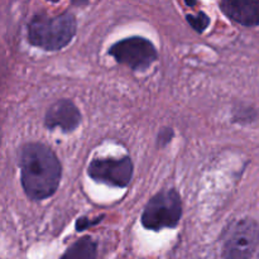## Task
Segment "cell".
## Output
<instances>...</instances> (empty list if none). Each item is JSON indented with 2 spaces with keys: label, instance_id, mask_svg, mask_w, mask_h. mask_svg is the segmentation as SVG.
I'll return each mask as SVG.
<instances>
[{
  "label": "cell",
  "instance_id": "1",
  "mask_svg": "<svg viewBox=\"0 0 259 259\" xmlns=\"http://www.w3.org/2000/svg\"><path fill=\"white\" fill-rule=\"evenodd\" d=\"M20 175L25 195L32 200H45L57 191L62 167L50 147L28 143L20 153Z\"/></svg>",
  "mask_w": 259,
  "mask_h": 259
},
{
  "label": "cell",
  "instance_id": "2",
  "mask_svg": "<svg viewBox=\"0 0 259 259\" xmlns=\"http://www.w3.org/2000/svg\"><path fill=\"white\" fill-rule=\"evenodd\" d=\"M76 34V19L71 13L57 17L35 15L28 24L30 45L46 51H58L68 45Z\"/></svg>",
  "mask_w": 259,
  "mask_h": 259
},
{
  "label": "cell",
  "instance_id": "3",
  "mask_svg": "<svg viewBox=\"0 0 259 259\" xmlns=\"http://www.w3.org/2000/svg\"><path fill=\"white\" fill-rule=\"evenodd\" d=\"M182 215L181 197L176 190H163L154 195L144 207L142 225L146 229L159 232L162 229H174L179 225Z\"/></svg>",
  "mask_w": 259,
  "mask_h": 259
},
{
  "label": "cell",
  "instance_id": "4",
  "mask_svg": "<svg viewBox=\"0 0 259 259\" xmlns=\"http://www.w3.org/2000/svg\"><path fill=\"white\" fill-rule=\"evenodd\" d=\"M109 55L133 71H144L158 58L156 47L143 37H131L114 43Z\"/></svg>",
  "mask_w": 259,
  "mask_h": 259
},
{
  "label": "cell",
  "instance_id": "5",
  "mask_svg": "<svg viewBox=\"0 0 259 259\" xmlns=\"http://www.w3.org/2000/svg\"><path fill=\"white\" fill-rule=\"evenodd\" d=\"M258 224L253 219H243L230 229L223 247V259H252L258 248Z\"/></svg>",
  "mask_w": 259,
  "mask_h": 259
},
{
  "label": "cell",
  "instance_id": "6",
  "mask_svg": "<svg viewBox=\"0 0 259 259\" xmlns=\"http://www.w3.org/2000/svg\"><path fill=\"white\" fill-rule=\"evenodd\" d=\"M88 175L96 182L124 189L133 177V163L128 156L121 158H95L89 164Z\"/></svg>",
  "mask_w": 259,
  "mask_h": 259
},
{
  "label": "cell",
  "instance_id": "7",
  "mask_svg": "<svg viewBox=\"0 0 259 259\" xmlns=\"http://www.w3.org/2000/svg\"><path fill=\"white\" fill-rule=\"evenodd\" d=\"M81 113L77 106L68 99L53 103L46 113L45 125L50 131L60 128L63 133H71L81 124Z\"/></svg>",
  "mask_w": 259,
  "mask_h": 259
},
{
  "label": "cell",
  "instance_id": "8",
  "mask_svg": "<svg viewBox=\"0 0 259 259\" xmlns=\"http://www.w3.org/2000/svg\"><path fill=\"white\" fill-rule=\"evenodd\" d=\"M227 17L245 27H257L259 23V0H223L220 3Z\"/></svg>",
  "mask_w": 259,
  "mask_h": 259
},
{
  "label": "cell",
  "instance_id": "9",
  "mask_svg": "<svg viewBox=\"0 0 259 259\" xmlns=\"http://www.w3.org/2000/svg\"><path fill=\"white\" fill-rule=\"evenodd\" d=\"M98 244L91 237H82L67 248L60 259H96Z\"/></svg>",
  "mask_w": 259,
  "mask_h": 259
},
{
  "label": "cell",
  "instance_id": "10",
  "mask_svg": "<svg viewBox=\"0 0 259 259\" xmlns=\"http://www.w3.org/2000/svg\"><path fill=\"white\" fill-rule=\"evenodd\" d=\"M186 18H187V22L190 23V25H191V27L199 33L204 32L210 23L209 17L202 12H200L199 14L196 15H187Z\"/></svg>",
  "mask_w": 259,
  "mask_h": 259
},
{
  "label": "cell",
  "instance_id": "11",
  "mask_svg": "<svg viewBox=\"0 0 259 259\" xmlns=\"http://www.w3.org/2000/svg\"><path fill=\"white\" fill-rule=\"evenodd\" d=\"M103 218L104 217H100V218H96V219H93V220L89 219V218H86V217L78 218L77 222H76V225H75L76 230H77V232H83V230H86V229H89V228L94 227V225L99 224V223L103 220Z\"/></svg>",
  "mask_w": 259,
  "mask_h": 259
},
{
  "label": "cell",
  "instance_id": "12",
  "mask_svg": "<svg viewBox=\"0 0 259 259\" xmlns=\"http://www.w3.org/2000/svg\"><path fill=\"white\" fill-rule=\"evenodd\" d=\"M172 136H174V132H172L171 128H163V131H161V133L157 137V143L159 146H166L171 141Z\"/></svg>",
  "mask_w": 259,
  "mask_h": 259
},
{
  "label": "cell",
  "instance_id": "13",
  "mask_svg": "<svg viewBox=\"0 0 259 259\" xmlns=\"http://www.w3.org/2000/svg\"><path fill=\"white\" fill-rule=\"evenodd\" d=\"M89 0H72V3L75 5H85Z\"/></svg>",
  "mask_w": 259,
  "mask_h": 259
},
{
  "label": "cell",
  "instance_id": "14",
  "mask_svg": "<svg viewBox=\"0 0 259 259\" xmlns=\"http://www.w3.org/2000/svg\"><path fill=\"white\" fill-rule=\"evenodd\" d=\"M186 4L190 5V7H194L196 4V0H186Z\"/></svg>",
  "mask_w": 259,
  "mask_h": 259
},
{
  "label": "cell",
  "instance_id": "15",
  "mask_svg": "<svg viewBox=\"0 0 259 259\" xmlns=\"http://www.w3.org/2000/svg\"><path fill=\"white\" fill-rule=\"evenodd\" d=\"M50 2H58V0H50Z\"/></svg>",
  "mask_w": 259,
  "mask_h": 259
}]
</instances>
